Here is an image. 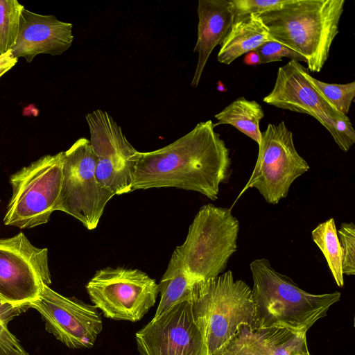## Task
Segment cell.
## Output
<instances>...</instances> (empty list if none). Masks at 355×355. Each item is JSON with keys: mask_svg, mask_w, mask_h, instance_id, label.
<instances>
[{"mask_svg": "<svg viewBox=\"0 0 355 355\" xmlns=\"http://www.w3.org/2000/svg\"><path fill=\"white\" fill-rule=\"evenodd\" d=\"M211 120L198 123L173 143L137 154L132 191L173 187L218 199L231 173L230 150Z\"/></svg>", "mask_w": 355, "mask_h": 355, "instance_id": "cell-1", "label": "cell"}, {"mask_svg": "<svg viewBox=\"0 0 355 355\" xmlns=\"http://www.w3.org/2000/svg\"><path fill=\"white\" fill-rule=\"evenodd\" d=\"M345 0H289L259 15L271 37L302 55L307 69L320 72L339 33Z\"/></svg>", "mask_w": 355, "mask_h": 355, "instance_id": "cell-2", "label": "cell"}, {"mask_svg": "<svg viewBox=\"0 0 355 355\" xmlns=\"http://www.w3.org/2000/svg\"><path fill=\"white\" fill-rule=\"evenodd\" d=\"M258 328L281 327L304 333L340 299V293L312 294L276 271L266 258L250 264Z\"/></svg>", "mask_w": 355, "mask_h": 355, "instance_id": "cell-3", "label": "cell"}, {"mask_svg": "<svg viewBox=\"0 0 355 355\" xmlns=\"http://www.w3.org/2000/svg\"><path fill=\"white\" fill-rule=\"evenodd\" d=\"M239 226L230 209L203 205L168 263L182 268L193 283L220 275L236 251Z\"/></svg>", "mask_w": 355, "mask_h": 355, "instance_id": "cell-4", "label": "cell"}, {"mask_svg": "<svg viewBox=\"0 0 355 355\" xmlns=\"http://www.w3.org/2000/svg\"><path fill=\"white\" fill-rule=\"evenodd\" d=\"M191 300L205 331L211 355L223 347L241 324L258 328L252 290L228 270L195 282Z\"/></svg>", "mask_w": 355, "mask_h": 355, "instance_id": "cell-5", "label": "cell"}, {"mask_svg": "<svg viewBox=\"0 0 355 355\" xmlns=\"http://www.w3.org/2000/svg\"><path fill=\"white\" fill-rule=\"evenodd\" d=\"M63 162L64 151L46 155L10 175L4 225L26 229L49 221L61 189Z\"/></svg>", "mask_w": 355, "mask_h": 355, "instance_id": "cell-6", "label": "cell"}, {"mask_svg": "<svg viewBox=\"0 0 355 355\" xmlns=\"http://www.w3.org/2000/svg\"><path fill=\"white\" fill-rule=\"evenodd\" d=\"M309 71L297 60H291L278 69L274 87L263 101L310 115L328 130L343 151L347 152L355 142V130L350 119L324 97Z\"/></svg>", "mask_w": 355, "mask_h": 355, "instance_id": "cell-7", "label": "cell"}, {"mask_svg": "<svg viewBox=\"0 0 355 355\" xmlns=\"http://www.w3.org/2000/svg\"><path fill=\"white\" fill-rule=\"evenodd\" d=\"M96 157L90 141L76 140L64 151L62 180L55 210L63 211L89 230L96 228L110 200L115 195L96 177Z\"/></svg>", "mask_w": 355, "mask_h": 355, "instance_id": "cell-8", "label": "cell"}, {"mask_svg": "<svg viewBox=\"0 0 355 355\" xmlns=\"http://www.w3.org/2000/svg\"><path fill=\"white\" fill-rule=\"evenodd\" d=\"M85 288L105 318L132 322L148 313L159 294L154 279L139 269L124 267L98 270Z\"/></svg>", "mask_w": 355, "mask_h": 355, "instance_id": "cell-9", "label": "cell"}, {"mask_svg": "<svg viewBox=\"0 0 355 355\" xmlns=\"http://www.w3.org/2000/svg\"><path fill=\"white\" fill-rule=\"evenodd\" d=\"M258 146L255 166L238 198L248 189L255 188L266 202L276 205L288 196L292 183L309 166L297 153L293 133L283 121L277 125L269 123Z\"/></svg>", "mask_w": 355, "mask_h": 355, "instance_id": "cell-10", "label": "cell"}, {"mask_svg": "<svg viewBox=\"0 0 355 355\" xmlns=\"http://www.w3.org/2000/svg\"><path fill=\"white\" fill-rule=\"evenodd\" d=\"M51 275L48 249L33 245L25 234L0 239V297L22 305L36 299Z\"/></svg>", "mask_w": 355, "mask_h": 355, "instance_id": "cell-11", "label": "cell"}, {"mask_svg": "<svg viewBox=\"0 0 355 355\" xmlns=\"http://www.w3.org/2000/svg\"><path fill=\"white\" fill-rule=\"evenodd\" d=\"M85 119L96 157L98 182L114 195L132 192L139 151L128 141L121 127L107 112L96 110L88 113Z\"/></svg>", "mask_w": 355, "mask_h": 355, "instance_id": "cell-12", "label": "cell"}, {"mask_svg": "<svg viewBox=\"0 0 355 355\" xmlns=\"http://www.w3.org/2000/svg\"><path fill=\"white\" fill-rule=\"evenodd\" d=\"M135 338L141 355H211L190 296L153 318Z\"/></svg>", "mask_w": 355, "mask_h": 355, "instance_id": "cell-13", "label": "cell"}, {"mask_svg": "<svg viewBox=\"0 0 355 355\" xmlns=\"http://www.w3.org/2000/svg\"><path fill=\"white\" fill-rule=\"evenodd\" d=\"M27 305L41 314L46 331L71 349L92 347L103 329L101 314L94 305L63 296L46 284Z\"/></svg>", "mask_w": 355, "mask_h": 355, "instance_id": "cell-14", "label": "cell"}, {"mask_svg": "<svg viewBox=\"0 0 355 355\" xmlns=\"http://www.w3.org/2000/svg\"><path fill=\"white\" fill-rule=\"evenodd\" d=\"M73 25L60 21L55 15H45L24 8L18 35L11 49L13 55L31 62L39 54L60 55L73 41Z\"/></svg>", "mask_w": 355, "mask_h": 355, "instance_id": "cell-15", "label": "cell"}, {"mask_svg": "<svg viewBox=\"0 0 355 355\" xmlns=\"http://www.w3.org/2000/svg\"><path fill=\"white\" fill-rule=\"evenodd\" d=\"M306 340V334L286 328H254L241 324L235 335L212 355H291Z\"/></svg>", "mask_w": 355, "mask_h": 355, "instance_id": "cell-16", "label": "cell"}, {"mask_svg": "<svg viewBox=\"0 0 355 355\" xmlns=\"http://www.w3.org/2000/svg\"><path fill=\"white\" fill-rule=\"evenodd\" d=\"M197 41L193 52L198 58L191 86L197 87L207 62L214 48L220 45L235 19L230 0H199Z\"/></svg>", "mask_w": 355, "mask_h": 355, "instance_id": "cell-17", "label": "cell"}, {"mask_svg": "<svg viewBox=\"0 0 355 355\" xmlns=\"http://www.w3.org/2000/svg\"><path fill=\"white\" fill-rule=\"evenodd\" d=\"M268 41H275L257 14L234 20L227 35L220 44L217 59L220 63L230 64L239 57L254 51Z\"/></svg>", "mask_w": 355, "mask_h": 355, "instance_id": "cell-18", "label": "cell"}, {"mask_svg": "<svg viewBox=\"0 0 355 355\" xmlns=\"http://www.w3.org/2000/svg\"><path fill=\"white\" fill-rule=\"evenodd\" d=\"M263 116V110L259 103L241 96L214 116L218 122L214 125H231L259 145L261 137L259 123Z\"/></svg>", "mask_w": 355, "mask_h": 355, "instance_id": "cell-19", "label": "cell"}, {"mask_svg": "<svg viewBox=\"0 0 355 355\" xmlns=\"http://www.w3.org/2000/svg\"><path fill=\"white\" fill-rule=\"evenodd\" d=\"M193 284L182 268L168 263L158 284L160 300L153 318H159L175 304L188 298Z\"/></svg>", "mask_w": 355, "mask_h": 355, "instance_id": "cell-20", "label": "cell"}, {"mask_svg": "<svg viewBox=\"0 0 355 355\" xmlns=\"http://www.w3.org/2000/svg\"><path fill=\"white\" fill-rule=\"evenodd\" d=\"M311 237L324 254L336 284L343 287L341 251L334 219L331 218L320 223L312 230Z\"/></svg>", "mask_w": 355, "mask_h": 355, "instance_id": "cell-21", "label": "cell"}, {"mask_svg": "<svg viewBox=\"0 0 355 355\" xmlns=\"http://www.w3.org/2000/svg\"><path fill=\"white\" fill-rule=\"evenodd\" d=\"M24 8L17 0H0V55L14 46Z\"/></svg>", "mask_w": 355, "mask_h": 355, "instance_id": "cell-22", "label": "cell"}, {"mask_svg": "<svg viewBox=\"0 0 355 355\" xmlns=\"http://www.w3.org/2000/svg\"><path fill=\"white\" fill-rule=\"evenodd\" d=\"M313 81L324 97L340 113L347 115L355 97V82L336 84L325 83L313 77Z\"/></svg>", "mask_w": 355, "mask_h": 355, "instance_id": "cell-23", "label": "cell"}, {"mask_svg": "<svg viewBox=\"0 0 355 355\" xmlns=\"http://www.w3.org/2000/svg\"><path fill=\"white\" fill-rule=\"evenodd\" d=\"M339 239L342 271L343 275H355V225L351 223H343L337 231Z\"/></svg>", "mask_w": 355, "mask_h": 355, "instance_id": "cell-24", "label": "cell"}, {"mask_svg": "<svg viewBox=\"0 0 355 355\" xmlns=\"http://www.w3.org/2000/svg\"><path fill=\"white\" fill-rule=\"evenodd\" d=\"M254 51L259 55L260 64L280 62L284 57L306 62V59L302 55L276 41L266 42Z\"/></svg>", "mask_w": 355, "mask_h": 355, "instance_id": "cell-25", "label": "cell"}, {"mask_svg": "<svg viewBox=\"0 0 355 355\" xmlns=\"http://www.w3.org/2000/svg\"><path fill=\"white\" fill-rule=\"evenodd\" d=\"M235 19L251 14L260 15L287 3L289 0H230ZM234 19V20H235Z\"/></svg>", "mask_w": 355, "mask_h": 355, "instance_id": "cell-26", "label": "cell"}, {"mask_svg": "<svg viewBox=\"0 0 355 355\" xmlns=\"http://www.w3.org/2000/svg\"><path fill=\"white\" fill-rule=\"evenodd\" d=\"M0 355H29L18 339L8 329V324L1 320Z\"/></svg>", "mask_w": 355, "mask_h": 355, "instance_id": "cell-27", "label": "cell"}, {"mask_svg": "<svg viewBox=\"0 0 355 355\" xmlns=\"http://www.w3.org/2000/svg\"><path fill=\"white\" fill-rule=\"evenodd\" d=\"M28 309L27 303L22 305H15L5 302L0 297V320L8 324L14 318Z\"/></svg>", "mask_w": 355, "mask_h": 355, "instance_id": "cell-28", "label": "cell"}, {"mask_svg": "<svg viewBox=\"0 0 355 355\" xmlns=\"http://www.w3.org/2000/svg\"><path fill=\"white\" fill-rule=\"evenodd\" d=\"M18 62L11 50L0 55V78L11 69Z\"/></svg>", "mask_w": 355, "mask_h": 355, "instance_id": "cell-29", "label": "cell"}, {"mask_svg": "<svg viewBox=\"0 0 355 355\" xmlns=\"http://www.w3.org/2000/svg\"><path fill=\"white\" fill-rule=\"evenodd\" d=\"M245 64L251 66L260 64L259 58L257 53L254 51L248 53L244 58Z\"/></svg>", "mask_w": 355, "mask_h": 355, "instance_id": "cell-30", "label": "cell"}, {"mask_svg": "<svg viewBox=\"0 0 355 355\" xmlns=\"http://www.w3.org/2000/svg\"><path fill=\"white\" fill-rule=\"evenodd\" d=\"M291 355H311L309 352L306 340L299 347L294 351Z\"/></svg>", "mask_w": 355, "mask_h": 355, "instance_id": "cell-31", "label": "cell"}]
</instances>
